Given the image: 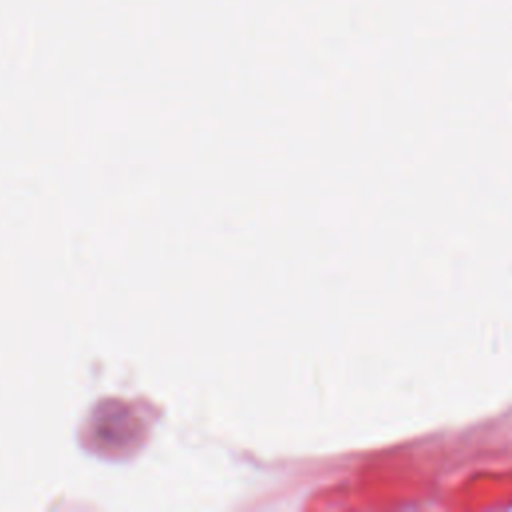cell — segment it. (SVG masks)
Returning a JSON list of instances; mask_svg holds the SVG:
<instances>
[]
</instances>
